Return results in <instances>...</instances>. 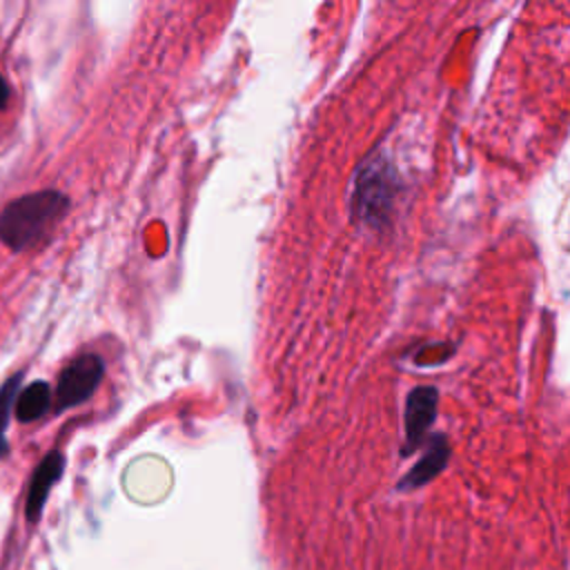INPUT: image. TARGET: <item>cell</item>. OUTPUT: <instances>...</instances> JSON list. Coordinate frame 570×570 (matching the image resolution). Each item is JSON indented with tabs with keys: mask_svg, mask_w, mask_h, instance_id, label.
Returning <instances> with one entry per match:
<instances>
[{
	"mask_svg": "<svg viewBox=\"0 0 570 570\" xmlns=\"http://www.w3.org/2000/svg\"><path fill=\"white\" fill-rule=\"evenodd\" d=\"M22 381V374L11 376L2 387H0V456L7 452V425H9V414L13 407V401L18 396V385Z\"/></svg>",
	"mask_w": 570,
	"mask_h": 570,
	"instance_id": "obj_8",
	"label": "cell"
},
{
	"mask_svg": "<svg viewBox=\"0 0 570 570\" xmlns=\"http://www.w3.org/2000/svg\"><path fill=\"white\" fill-rule=\"evenodd\" d=\"M51 403V390L45 381H33L29 383L13 401V410L18 421L22 423H31L36 419H40Z\"/></svg>",
	"mask_w": 570,
	"mask_h": 570,
	"instance_id": "obj_6",
	"label": "cell"
},
{
	"mask_svg": "<svg viewBox=\"0 0 570 570\" xmlns=\"http://www.w3.org/2000/svg\"><path fill=\"white\" fill-rule=\"evenodd\" d=\"M62 456L60 452H49L45 456V461L40 463L36 476H33V483H31V494H29V514L33 517L38 512V508L42 505L45 497H47V490L51 488V483L60 476L62 472Z\"/></svg>",
	"mask_w": 570,
	"mask_h": 570,
	"instance_id": "obj_7",
	"label": "cell"
},
{
	"mask_svg": "<svg viewBox=\"0 0 570 570\" xmlns=\"http://www.w3.org/2000/svg\"><path fill=\"white\" fill-rule=\"evenodd\" d=\"M450 459V445L445 434L436 432L430 436L428 448L423 452V456L416 461V465L401 479L399 490H416L421 485H425L428 481H432L448 463Z\"/></svg>",
	"mask_w": 570,
	"mask_h": 570,
	"instance_id": "obj_5",
	"label": "cell"
},
{
	"mask_svg": "<svg viewBox=\"0 0 570 570\" xmlns=\"http://www.w3.org/2000/svg\"><path fill=\"white\" fill-rule=\"evenodd\" d=\"M7 98H9V87H7V82H4V78L0 76V109L4 107V102H7Z\"/></svg>",
	"mask_w": 570,
	"mask_h": 570,
	"instance_id": "obj_9",
	"label": "cell"
},
{
	"mask_svg": "<svg viewBox=\"0 0 570 570\" xmlns=\"http://www.w3.org/2000/svg\"><path fill=\"white\" fill-rule=\"evenodd\" d=\"M439 407V392L432 385H416L405 399V445L403 454L414 452L428 436Z\"/></svg>",
	"mask_w": 570,
	"mask_h": 570,
	"instance_id": "obj_4",
	"label": "cell"
},
{
	"mask_svg": "<svg viewBox=\"0 0 570 570\" xmlns=\"http://www.w3.org/2000/svg\"><path fill=\"white\" fill-rule=\"evenodd\" d=\"M399 189L401 180L390 158H385L383 154H372L370 158H365L354 174V220L374 232L385 229L392 220Z\"/></svg>",
	"mask_w": 570,
	"mask_h": 570,
	"instance_id": "obj_1",
	"label": "cell"
},
{
	"mask_svg": "<svg viewBox=\"0 0 570 570\" xmlns=\"http://www.w3.org/2000/svg\"><path fill=\"white\" fill-rule=\"evenodd\" d=\"M102 374H105V363L98 354H82L73 358L60 372V379L56 385V410H69L73 405L85 403L100 385Z\"/></svg>",
	"mask_w": 570,
	"mask_h": 570,
	"instance_id": "obj_3",
	"label": "cell"
},
{
	"mask_svg": "<svg viewBox=\"0 0 570 570\" xmlns=\"http://www.w3.org/2000/svg\"><path fill=\"white\" fill-rule=\"evenodd\" d=\"M69 209V198L56 189L33 191L9 203L0 214V240L20 252L40 240Z\"/></svg>",
	"mask_w": 570,
	"mask_h": 570,
	"instance_id": "obj_2",
	"label": "cell"
}]
</instances>
